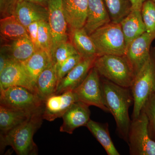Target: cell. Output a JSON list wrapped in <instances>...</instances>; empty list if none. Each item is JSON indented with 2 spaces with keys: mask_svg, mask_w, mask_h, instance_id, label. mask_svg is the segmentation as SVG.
<instances>
[{
  "mask_svg": "<svg viewBox=\"0 0 155 155\" xmlns=\"http://www.w3.org/2000/svg\"><path fill=\"white\" fill-rule=\"evenodd\" d=\"M86 127L101 143L107 155H120L111 139L107 123L103 124L90 119Z\"/></svg>",
  "mask_w": 155,
  "mask_h": 155,
  "instance_id": "cell-24",
  "label": "cell"
},
{
  "mask_svg": "<svg viewBox=\"0 0 155 155\" xmlns=\"http://www.w3.org/2000/svg\"><path fill=\"white\" fill-rule=\"evenodd\" d=\"M55 64L53 61L38 75L35 84L37 94L43 101L55 94L58 85Z\"/></svg>",
  "mask_w": 155,
  "mask_h": 155,
  "instance_id": "cell-18",
  "label": "cell"
},
{
  "mask_svg": "<svg viewBox=\"0 0 155 155\" xmlns=\"http://www.w3.org/2000/svg\"><path fill=\"white\" fill-rule=\"evenodd\" d=\"M43 110V107L34 112L21 125L8 133L1 134V149L9 146L18 155L37 154V147L34 141L33 136L41 125Z\"/></svg>",
  "mask_w": 155,
  "mask_h": 155,
  "instance_id": "cell-2",
  "label": "cell"
},
{
  "mask_svg": "<svg viewBox=\"0 0 155 155\" xmlns=\"http://www.w3.org/2000/svg\"><path fill=\"white\" fill-rule=\"evenodd\" d=\"M155 39V36L146 32L127 47L125 55L131 64L136 75L149 58L151 45Z\"/></svg>",
  "mask_w": 155,
  "mask_h": 155,
  "instance_id": "cell-11",
  "label": "cell"
},
{
  "mask_svg": "<svg viewBox=\"0 0 155 155\" xmlns=\"http://www.w3.org/2000/svg\"><path fill=\"white\" fill-rule=\"evenodd\" d=\"M52 61L51 54L40 49L37 50L28 60L22 63L35 85L38 75Z\"/></svg>",
  "mask_w": 155,
  "mask_h": 155,
  "instance_id": "cell-25",
  "label": "cell"
},
{
  "mask_svg": "<svg viewBox=\"0 0 155 155\" xmlns=\"http://www.w3.org/2000/svg\"><path fill=\"white\" fill-rule=\"evenodd\" d=\"M70 40L78 53L84 59H95L96 49L90 35L84 28L70 29Z\"/></svg>",
  "mask_w": 155,
  "mask_h": 155,
  "instance_id": "cell-22",
  "label": "cell"
},
{
  "mask_svg": "<svg viewBox=\"0 0 155 155\" xmlns=\"http://www.w3.org/2000/svg\"><path fill=\"white\" fill-rule=\"evenodd\" d=\"M0 91V104L4 107L30 111L43 107L44 101L38 95L23 87H11Z\"/></svg>",
  "mask_w": 155,
  "mask_h": 155,
  "instance_id": "cell-8",
  "label": "cell"
},
{
  "mask_svg": "<svg viewBox=\"0 0 155 155\" xmlns=\"http://www.w3.org/2000/svg\"><path fill=\"white\" fill-rule=\"evenodd\" d=\"M97 57L104 55H125L126 45L120 23L111 22L91 35Z\"/></svg>",
  "mask_w": 155,
  "mask_h": 155,
  "instance_id": "cell-5",
  "label": "cell"
},
{
  "mask_svg": "<svg viewBox=\"0 0 155 155\" xmlns=\"http://www.w3.org/2000/svg\"><path fill=\"white\" fill-rule=\"evenodd\" d=\"M12 60H11L7 55L5 53L1 51L0 54V72L2 71L4 68L8 65L9 62Z\"/></svg>",
  "mask_w": 155,
  "mask_h": 155,
  "instance_id": "cell-34",
  "label": "cell"
},
{
  "mask_svg": "<svg viewBox=\"0 0 155 155\" xmlns=\"http://www.w3.org/2000/svg\"><path fill=\"white\" fill-rule=\"evenodd\" d=\"M95 59H83L60 81L55 94L73 91L77 88L83 82L94 67Z\"/></svg>",
  "mask_w": 155,
  "mask_h": 155,
  "instance_id": "cell-14",
  "label": "cell"
},
{
  "mask_svg": "<svg viewBox=\"0 0 155 155\" xmlns=\"http://www.w3.org/2000/svg\"><path fill=\"white\" fill-rule=\"evenodd\" d=\"M131 5V10H141L143 5L147 0H129Z\"/></svg>",
  "mask_w": 155,
  "mask_h": 155,
  "instance_id": "cell-35",
  "label": "cell"
},
{
  "mask_svg": "<svg viewBox=\"0 0 155 155\" xmlns=\"http://www.w3.org/2000/svg\"><path fill=\"white\" fill-rule=\"evenodd\" d=\"M141 110L144 112L147 119L149 134L155 141V93L148 98Z\"/></svg>",
  "mask_w": 155,
  "mask_h": 155,
  "instance_id": "cell-29",
  "label": "cell"
},
{
  "mask_svg": "<svg viewBox=\"0 0 155 155\" xmlns=\"http://www.w3.org/2000/svg\"><path fill=\"white\" fill-rule=\"evenodd\" d=\"M89 107L81 102L74 103L62 116L63 122L60 131L72 134L76 128L86 126L90 120Z\"/></svg>",
  "mask_w": 155,
  "mask_h": 155,
  "instance_id": "cell-13",
  "label": "cell"
},
{
  "mask_svg": "<svg viewBox=\"0 0 155 155\" xmlns=\"http://www.w3.org/2000/svg\"><path fill=\"white\" fill-rule=\"evenodd\" d=\"M94 67L101 77L123 87L130 88L135 78L134 70L125 55L99 56L95 60Z\"/></svg>",
  "mask_w": 155,
  "mask_h": 155,
  "instance_id": "cell-3",
  "label": "cell"
},
{
  "mask_svg": "<svg viewBox=\"0 0 155 155\" xmlns=\"http://www.w3.org/2000/svg\"><path fill=\"white\" fill-rule=\"evenodd\" d=\"M0 33L2 37L11 41L23 38H29L26 27L14 15L1 18Z\"/></svg>",
  "mask_w": 155,
  "mask_h": 155,
  "instance_id": "cell-23",
  "label": "cell"
},
{
  "mask_svg": "<svg viewBox=\"0 0 155 155\" xmlns=\"http://www.w3.org/2000/svg\"><path fill=\"white\" fill-rule=\"evenodd\" d=\"M76 54H78V53L74 46L71 42L67 41L62 43L58 46L52 57V59L56 66H57Z\"/></svg>",
  "mask_w": 155,
  "mask_h": 155,
  "instance_id": "cell-30",
  "label": "cell"
},
{
  "mask_svg": "<svg viewBox=\"0 0 155 155\" xmlns=\"http://www.w3.org/2000/svg\"><path fill=\"white\" fill-rule=\"evenodd\" d=\"M147 125L142 110L137 118L131 120L127 142L130 155H155V141L149 134Z\"/></svg>",
  "mask_w": 155,
  "mask_h": 155,
  "instance_id": "cell-6",
  "label": "cell"
},
{
  "mask_svg": "<svg viewBox=\"0 0 155 155\" xmlns=\"http://www.w3.org/2000/svg\"><path fill=\"white\" fill-rule=\"evenodd\" d=\"M101 76L96 69L92 67L80 85L74 91L77 101L100 108L110 113L104 99Z\"/></svg>",
  "mask_w": 155,
  "mask_h": 155,
  "instance_id": "cell-7",
  "label": "cell"
},
{
  "mask_svg": "<svg viewBox=\"0 0 155 155\" xmlns=\"http://www.w3.org/2000/svg\"><path fill=\"white\" fill-rule=\"evenodd\" d=\"M153 1H154V2H155V0H153Z\"/></svg>",
  "mask_w": 155,
  "mask_h": 155,
  "instance_id": "cell-37",
  "label": "cell"
},
{
  "mask_svg": "<svg viewBox=\"0 0 155 155\" xmlns=\"http://www.w3.org/2000/svg\"><path fill=\"white\" fill-rule=\"evenodd\" d=\"M126 48L135 39L146 32L141 10H132L120 22Z\"/></svg>",
  "mask_w": 155,
  "mask_h": 155,
  "instance_id": "cell-19",
  "label": "cell"
},
{
  "mask_svg": "<svg viewBox=\"0 0 155 155\" xmlns=\"http://www.w3.org/2000/svg\"><path fill=\"white\" fill-rule=\"evenodd\" d=\"M141 14L146 32L155 37V2L147 0L143 5Z\"/></svg>",
  "mask_w": 155,
  "mask_h": 155,
  "instance_id": "cell-27",
  "label": "cell"
},
{
  "mask_svg": "<svg viewBox=\"0 0 155 155\" xmlns=\"http://www.w3.org/2000/svg\"><path fill=\"white\" fill-rule=\"evenodd\" d=\"M111 22L120 23L130 13L131 5L129 0H104Z\"/></svg>",
  "mask_w": 155,
  "mask_h": 155,
  "instance_id": "cell-26",
  "label": "cell"
},
{
  "mask_svg": "<svg viewBox=\"0 0 155 155\" xmlns=\"http://www.w3.org/2000/svg\"><path fill=\"white\" fill-rule=\"evenodd\" d=\"M14 15L26 28L33 22L48 20V8L26 0L18 3Z\"/></svg>",
  "mask_w": 155,
  "mask_h": 155,
  "instance_id": "cell-15",
  "label": "cell"
},
{
  "mask_svg": "<svg viewBox=\"0 0 155 155\" xmlns=\"http://www.w3.org/2000/svg\"><path fill=\"white\" fill-rule=\"evenodd\" d=\"M38 42L40 49L44 50L51 55L52 35L48 21L39 22Z\"/></svg>",
  "mask_w": 155,
  "mask_h": 155,
  "instance_id": "cell-28",
  "label": "cell"
},
{
  "mask_svg": "<svg viewBox=\"0 0 155 155\" xmlns=\"http://www.w3.org/2000/svg\"><path fill=\"white\" fill-rule=\"evenodd\" d=\"M83 59L79 54H76L71 56L61 64L56 66L58 82L59 83L60 81Z\"/></svg>",
  "mask_w": 155,
  "mask_h": 155,
  "instance_id": "cell-31",
  "label": "cell"
},
{
  "mask_svg": "<svg viewBox=\"0 0 155 155\" xmlns=\"http://www.w3.org/2000/svg\"><path fill=\"white\" fill-rule=\"evenodd\" d=\"M47 8L48 22L52 35V58L58 46L68 41L67 28L68 25L64 13L63 0H48Z\"/></svg>",
  "mask_w": 155,
  "mask_h": 155,
  "instance_id": "cell-9",
  "label": "cell"
},
{
  "mask_svg": "<svg viewBox=\"0 0 155 155\" xmlns=\"http://www.w3.org/2000/svg\"><path fill=\"white\" fill-rule=\"evenodd\" d=\"M13 86L23 87L36 93L34 83L23 64L11 61L0 72V91Z\"/></svg>",
  "mask_w": 155,
  "mask_h": 155,
  "instance_id": "cell-10",
  "label": "cell"
},
{
  "mask_svg": "<svg viewBox=\"0 0 155 155\" xmlns=\"http://www.w3.org/2000/svg\"><path fill=\"white\" fill-rule=\"evenodd\" d=\"M21 0H0L1 18L15 14L18 3Z\"/></svg>",
  "mask_w": 155,
  "mask_h": 155,
  "instance_id": "cell-32",
  "label": "cell"
},
{
  "mask_svg": "<svg viewBox=\"0 0 155 155\" xmlns=\"http://www.w3.org/2000/svg\"><path fill=\"white\" fill-rule=\"evenodd\" d=\"M37 51L29 38H23L11 41L2 48L1 51L6 54L12 61L24 63Z\"/></svg>",
  "mask_w": 155,
  "mask_h": 155,
  "instance_id": "cell-21",
  "label": "cell"
},
{
  "mask_svg": "<svg viewBox=\"0 0 155 155\" xmlns=\"http://www.w3.org/2000/svg\"><path fill=\"white\" fill-rule=\"evenodd\" d=\"M101 84L105 103L114 116L119 136L127 143L131 122L128 110L133 102L131 89L119 86L103 78Z\"/></svg>",
  "mask_w": 155,
  "mask_h": 155,
  "instance_id": "cell-1",
  "label": "cell"
},
{
  "mask_svg": "<svg viewBox=\"0 0 155 155\" xmlns=\"http://www.w3.org/2000/svg\"><path fill=\"white\" fill-rule=\"evenodd\" d=\"M26 1L37 3L47 8L48 0H26Z\"/></svg>",
  "mask_w": 155,
  "mask_h": 155,
  "instance_id": "cell-36",
  "label": "cell"
},
{
  "mask_svg": "<svg viewBox=\"0 0 155 155\" xmlns=\"http://www.w3.org/2000/svg\"><path fill=\"white\" fill-rule=\"evenodd\" d=\"M77 101L73 91L50 96L44 101L43 119L51 122L62 117L71 106Z\"/></svg>",
  "mask_w": 155,
  "mask_h": 155,
  "instance_id": "cell-12",
  "label": "cell"
},
{
  "mask_svg": "<svg viewBox=\"0 0 155 155\" xmlns=\"http://www.w3.org/2000/svg\"><path fill=\"white\" fill-rule=\"evenodd\" d=\"M130 89L133 97L134 119L139 116L148 98L155 93V47L151 48L149 58L136 75Z\"/></svg>",
  "mask_w": 155,
  "mask_h": 155,
  "instance_id": "cell-4",
  "label": "cell"
},
{
  "mask_svg": "<svg viewBox=\"0 0 155 155\" xmlns=\"http://www.w3.org/2000/svg\"><path fill=\"white\" fill-rule=\"evenodd\" d=\"M38 25L39 22H34L26 27L29 38L37 50H40L38 42Z\"/></svg>",
  "mask_w": 155,
  "mask_h": 155,
  "instance_id": "cell-33",
  "label": "cell"
},
{
  "mask_svg": "<svg viewBox=\"0 0 155 155\" xmlns=\"http://www.w3.org/2000/svg\"><path fill=\"white\" fill-rule=\"evenodd\" d=\"M37 110H17L0 106L1 134L8 133L21 125Z\"/></svg>",
  "mask_w": 155,
  "mask_h": 155,
  "instance_id": "cell-20",
  "label": "cell"
},
{
  "mask_svg": "<svg viewBox=\"0 0 155 155\" xmlns=\"http://www.w3.org/2000/svg\"><path fill=\"white\" fill-rule=\"evenodd\" d=\"M63 2L70 29L83 28L87 17L88 0H63Z\"/></svg>",
  "mask_w": 155,
  "mask_h": 155,
  "instance_id": "cell-17",
  "label": "cell"
},
{
  "mask_svg": "<svg viewBox=\"0 0 155 155\" xmlns=\"http://www.w3.org/2000/svg\"><path fill=\"white\" fill-rule=\"evenodd\" d=\"M111 22L104 0H88L87 17L83 28L88 35Z\"/></svg>",
  "mask_w": 155,
  "mask_h": 155,
  "instance_id": "cell-16",
  "label": "cell"
}]
</instances>
